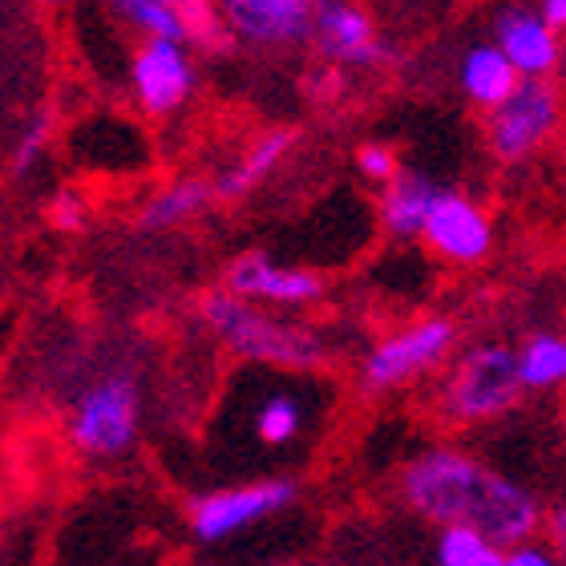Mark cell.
<instances>
[{
  "label": "cell",
  "mask_w": 566,
  "mask_h": 566,
  "mask_svg": "<svg viewBox=\"0 0 566 566\" xmlns=\"http://www.w3.org/2000/svg\"><path fill=\"white\" fill-rule=\"evenodd\" d=\"M441 195H446V187L437 178L421 175V170H401L380 195V223L397 239H421Z\"/></svg>",
  "instance_id": "5bb4252c"
},
{
  "label": "cell",
  "mask_w": 566,
  "mask_h": 566,
  "mask_svg": "<svg viewBox=\"0 0 566 566\" xmlns=\"http://www.w3.org/2000/svg\"><path fill=\"white\" fill-rule=\"evenodd\" d=\"M295 497H300V485H295L292 478H263V482L211 490V494L195 497L187 506L190 538L202 546L227 543V538H235V534L283 514Z\"/></svg>",
  "instance_id": "8992f818"
},
{
  "label": "cell",
  "mask_w": 566,
  "mask_h": 566,
  "mask_svg": "<svg viewBox=\"0 0 566 566\" xmlns=\"http://www.w3.org/2000/svg\"><path fill=\"white\" fill-rule=\"evenodd\" d=\"M522 392V368L518 348L510 344H473L470 353H461L453 368L441 380L437 409L449 424H490L518 409Z\"/></svg>",
  "instance_id": "3957f363"
},
{
  "label": "cell",
  "mask_w": 566,
  "mask_h": 566,
  "mask_svg": "<svg viewBox=\"0 0 566 566\" xmlns=\"http://www.w3.org/2000/svg\"><path fill=\"white\" fill-rule=\"evenodd\" d=\"M397 490L405 506L437 531H449V526L482 531L506 551L546 531L543 502L522 482L497 473L494 465H485L465 449L429 446L413 453L401 465Z\"/></svg>",
  "instance_id": "6da1fadb"
},
{
  "label": "cell",
  "mask_w": 566,
  "mask_h": 566,
  "mask_svg": "<svg viewBox=\"0 0 566 566\" xmlns=\"http://www.w3.org/2000/svg\"><path fill=\"white\" fill-rule=\"evenodd\" d=\"M518 368L526 392H555L566 385V336L534 332L518 348Z\"/></svg>",
  "instance_id": "ac0fdd59"
},
{
  "label": "cell",
  "mask_w": 566,
  "mask_h": 566,
  "mask_svg": "<svg viewBox=\"0 0 566 566\" xmlns=\"http://www.w3.org/2000/svg\"><path fill=\"white\" fill-rule=\"evenodd\" d=\"M538 12L555 33H566V0H538Z\"/></svg>",
  "instance_id": "4316f807"
},
{
  "label": "cell",
  "mask_w": 566,
  "mask_h": 566,
  "mask_svg": "<svg viewBox=\"0 0 566 566\" xmlns=\"http://www.w3.org/2000/svg\"><path fill=\"white\" fill-rule=\"evenodd\" d=\"M563 122V97L551 82H522L497 109L485 114V146L494 163H526Z\"/></svg>",
  "instance_id": "52a82bcc"
},
{
  "label": "cell",
  "mask_w": 566,
  "mask_h": 566,
  "mask_svg": "<svg viewBox=\"0 0 566 566\" xmlns=\"http://www.w3.org/2000/svg\"><path fill=\"white\" fill-rule=\"evenodd\" d=\"M45 4H73V0H45Z\"/></svg>",
  "instance_id": "83f0119b"
},
{
  "label": "cell",
  "mask_w": 566,
  "mask_h": 566,
  "mask_svg": "<svg viewBox=\"0 0 566 566\" xmlns=\"http://www.w3.org/2000/svg\"><path fill=\"white\" fill-rule=\"evenodd\" d=\"M502 566H563V558L555 555V546L551 543H538V538H531V543H518L506 551V563Z\"/></svg>",
  "instance_id": "cb8c5ba5"
},
{
  "label": "cell",
  "mask_w": 566,
  "mask_h": 566,
  "mask_svg": "<svg viewBox=\"0 0 566 566\" xmlns=\"http://www.w3.org/2000/svg\"><path fill=\"white\" fill-rule=\"evenodd\" d=\"M421 239L449 263H482L494 248V227L478 202L458 195V190H446L437 199Z\"/></svg>",
  "instance_id": "4fadbf2b"
},
{
  "label": "cell",
  "mask_w": 566,
  "mask_h": 566,
  "mask_svg": "<svg viewBox=\"0 0 566 566\" xmlns=\"http://www.w3.org/2000/svg\"><path fill=\"white\" fill-rule=\"evenodd\" d=\"M312 4H324V0H312Z\"/></svg>",
  "instance_id": "f1b7e54d"
},
{
  "label": "cell",
  "mask_w": 566,
  "mask_h": 566,
  "mask_svg": "<svg viewBox=\"0 0 566 566\" xmlns=\"http://www.w3.org/2000/svg\"><path fill=\"white\" fill-rule=\"evenodd\" d=\"M356 170H360L368 182H380V187H389V182L401 175L405 166H401V158H397V150H392V146L365 142V146L356 150Z\"/></svg>",
  "instance_id": "7402d4cb"
},
{
  "label": "cell",
  "mask_w": 566,
  "mask_h": 566,
  "mask_svg": "<svg viewBox=\"0 0 566 566\" xmlns=\"http://www.w3.org/2000/svg\"><path fill=\"white\" fill-rule=\"evenodd\" d=\"M292 146H295V130L260 134L231 170H223V175L214 178V199H243V195H251L292 154Z\"/></svg>",
  "instance_id": "2e32d148"
},
{
  "label": "cell",
  "mask_w": 566,
  "mask_h": 566,
  "mask_svg": "<svg viewBox=\"0 0 566 566\" xmlns=\"http://www.w3.org/2000/svg\"><path fill=\"white\" fill-rule=\"evenodd\" d=\"M85 219V207L82 199L73 195V190H61V195H53V202H49V223L61 227V231H77Z\"/></svg>",
  "instance_id": "d4e9b609"
},
{
  "label": "cell",
  "mask_w": 566,
  "mask_h": 566,
  "mask_svg": "<svg viewBox=\"0 0 566 566\" xmlns=\"http://www.w3.org/2000/svg\"><path fill=\"white\" fill-rule=\"evenodd\" d=\"M522 82H526V77H522V73L510 65V57L494 45V41L470 45L465 53H461V61H458L461 94L470 97L473 106H482L485 114L502 106V102H506V97L514 94Z\"/></svg>",
  "instance_id": "9a60e30c"
},
{
  "label": "cell",
  "mask_w": 566,
  "mask_h": 566,
  "mask_svg": "<svg viewBox=\"0 0 566 566\" xmlns=\"http://www.w3.org/2000/svg\"><path fill=\"white\" fill-rule=\"evenodd\" d=\"M202 319L231 353H239L243 360H255V365L287 368V373H316L332 360V348L324 344V336H316L312 328H300V324H283V319L268 316L260 304L239 300L227 287L202 300Z\"/></svg>",
  "instance_id": "7a4b0ae2"
},
{
  "label": "cell",
  "mask_w": 566,
  "mask_h": 566,
  "mask_svg": "<svg viewBox=\"0 0 566 566\" xmlns=\"http://www.w3.org/2000/svg\"><path fill=\"white\" fill-rule=\"evenodd\" d=\"M195 61L182 41H142L130 61V90L142 114L170 118L195 94Z\"/></svg>",
  "instance_id": "ba28073f"
},
{
  "label": "cell",
  "mask_w": 566,
  "mask_h": 566,
  "mask_svg": "<svg viewBox=\"0 0 566 566\" xmlns=\"http://www.w3.org/2000/svg\"><path fill=\"white\" fill-rule=\"evenodd\" d=\"M312 41L336 65H360V70H368V65H385L392 57L389 45L380 41L373 17L360 4H353V0H324V4H316Z\"/></svg>",
  "instance_id": "30bf717a"
},
{
  "label": "cell",
  "mask_w": 566,
  "mask_h": 566,
  "mask_svg": "<svg viewBox=\"0 0 566 566\" xmlns=\"http://www.w3.org/2000/svg\"><path fill=\"white\" fill-rule=\"evenodd\" d=\"M231 36L260 49H287L312 41V0H214Z\"/></svg>",
  "instance_id": "9c48e42d"
},
{
  "label": "cell",
  "mask_w": 566,
  "mask_h": 566,
  "mask_svg": "<svg viewBox=\"0 0 566 566\" xmlns=\"http://www.w3.org/2000/svg\"><path fill=\"white\" fill-rule=\"evenodd\" d=\"M45 142H49V122L45 118H36L29 130H24V138H21V146H17V154H12V170L17 175H24L29 166L41 158V150H45Z\"/></svg>",
  "instance_id": "603a6c76"
},
{
  "label": "cell",
  "mask_w": 566,
  "mask_h": 566,
  "mask_svg": "<svg viewBox=\"0 0 566 566\" xmlns=\"http://www.w3.org/2000/svg\"><path fill=\"white\" fill-rule=\"evenodd\" d=\"M453 344H458V324L446 316L417 319L413 328L392 332V336H385V340L365 356V365H360V392L385 397V392H397V389H405V385H413L417 377L446 365V356L453 353Z\"/></svg>",
  "instance_id": "5b68a950"
},
{
  "label": "cell",
  "mask_w": 566,
  "mask_h": 566,
  "mask_svg": "<svg viewBox=\"0 0 566 566\" xmlns=\"http://www.w3.org/2000/svg\"><path fill=\"white\" fill-rule=\"evenodd\" d=\"M223 287L239 300L251 304H275V307H304L316 304L324 295V280L304 268H280L263 251H248L239 260L227 263Z\"/></svg>",
  "instance_id": "8fae6325"
},
{
  "label": "cell",
  "mask_w": 566,
  "mask_h": 566,
  "mask_svg": "<svg viewBox=\"0 0 566 566\" xmlns=\"http://www.w3.org/2000/svg\"><path fill=\"white\" fill-rule=\"evenodd\" d=\"M251 429H255V441L268 449L292 446L295 437L304 433V405L295 401L292 392H272L260 401Z\"/></svg>",
  "instance_id": "44dd1931"
},
{
  "label": "cell",
  "mask_w": 566,
  "mask_h": 566,
  "mask_svg": "<svg viewBox=\"0 0 566 566\" xmlns=\"http://www.w3.org/2000/svg\"><path fill=\"white\" fill-rule=\"evenodd\" d=\"M134 4H166V9H175L187 24V41L190 45L207 49V53H223L231 49V29H227L223 12L214 0H114V9H134Z\"/></svg>",
  "instance_id": "d6986e66"
},
{
  "label": "cell",
  "mask_w": 566,
  "mask_h": 566,
  "mask_svg": "<svg viewBox=\"0 0 566 566\" xmlns=\"http://www.w3.org/2000/svg\"><path fill=\"white\" fill-rule=\"evenodd\" d=\"M546 538H551L555 555L563 558V566H566V497L546 514Z\"/></svg>",
  "instance_id": "484cf974"
},
{
  "label": "cell",
  "mask_w": 566,
  "mask_h": 566,
  "mask_svg": "<svg viewBox=\"0 0 566 566\" xmlns=\"http://www.w3.org/2000/svg\"><path fill=\"white\" fill-rule=\"evenodd\" d=\"M211 199H214V182H202V178L170 182L166 190L146 199V207L138 211V227L142 231H170V227L187 223V219L207 211Z\"/></svg>",
  "instance_id": "e0dca14e"
},
{
  "label": "cell",
  "mask_w": 566,
  "mask_h": 566,
  "mask_svg": "<svg viewBox=\"0 0 566 566\" xmlns=\"http://www.w3.org/2000/svg\"><path fill=\"white\" fill-rule=\"evenodd\" d=\"M142 397L130 373H106L77 397L70 417L73 449L90 461L126 458L138 441Z\"/></svg>",
  "instance_id": "277c9868"
},
{
  "label": "cell",
  "mask_w": 566,
  "mask_h": 566,
  "mask_svg": "<svg viewBox=\"0 0 566 566\" xmlns=\"http://www.w3.org/2000/svg\"><path fill=\"white\" fill-rule=\"evenodd\" d=\"M494 45L510 57V65L526 82H546L563 65V41L538 9L526 4H506L494 17Z\"/></svg>",
  "instance_id": "7c38bea8"
},
{
  "label": "cell",
  "mask_w": 566,
  "mask_h": 566,
  "mask_svg": "<svg viewBox=\"0 0 566 566\" xmlns=\"http://www.w3.org/2000/svg\"><path fill=\"white\" fill-rule=\"evenodd\" d=\"M506 563V546L485 538L482 531H465V526H449L437 534L433 543V566H502Z\"/></svg>",
  "instance_id": "ffe728a7"
}]
</instances>
